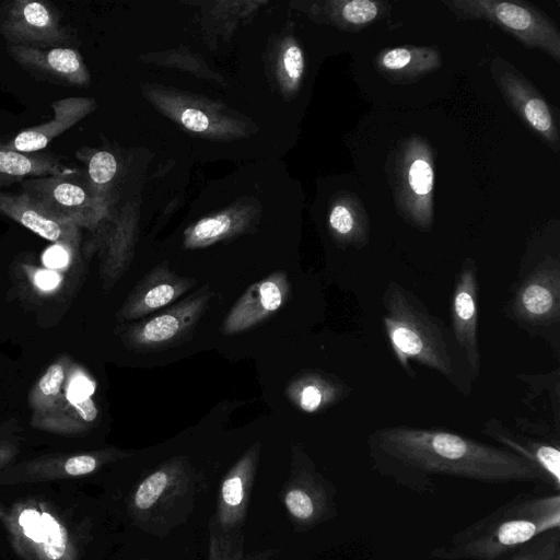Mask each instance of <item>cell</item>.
Here are the masks:
<instances>
[{
  "label": "cell",
  "instance_id": "obj_1",
  "mask_svg": "<svg viewBox=\"0 0 560 560\" xmlns=\"http://www.w3.org/2000/svg\"><path fill=\"white\" fill-rule=\"evenodd\" d=\"M366 446L372 467L380 475L419 493L435 491L432 476L553 486L542 469L521 456L447 430L382 427L368 435Z\"/></svg>",
  "mask_w": 560,
  "mask_h": 560
},
{
  "label": "cell",
  "instance_id": "obj_2",
  "mask_svg": "<svg viewBox=\"0 0 560 560\" xmlns=\"http://www.w3.org/2000/svg\"><path fill=\"white\" fill-rule=\"evenodd\" d=\"M382 306L384 331L405 373L413 377L410 361H417L468 396L476 378L445 323L412 291L396 281H390L384 290Z\"/></svg>",
  "mask_w": 560,
  "mask_h": 560
},
{
  "label": "cell",
  "instance_id": "obj_3",
  "mask_svg": "<svg viewBox=\"0 0 560 560\" xmlns=\"http://www.w3.org/2000/svg\"><path fill=\"white\" fill-rule=\"evenodd\" d=\"M560 495L524 494L454 534L430 557L439 560H500L536 537L559 529Z\"/></svg>",
  "mask_w": 560,
  "mask_h": 560
},
{
  "label": "cell",
  "instance_id": "obj_4",
  "mask_svg": "<svg viewBox=\"0 0 560 560\" xmlns=\"http://www.w3.org/2000/svg\"><path fill=\"white\" fill-rule=\"evenodd\" d=\"M506 316L533 338L544 339L559 352L560 259L546 254L530 266L523 265L510 289Z\"/></svg>",
  "mask_w": 560,
  "mask_h": 560
},
{
  "label": "cell",
  "instance_id": "obj_5",
  "mask_svg": "<svg viewBox=\"0 0 560 560\" xmlns=\"http://www.w3.org/2000/svg\"><path fill=\"white\" fill-rule=\"evenodd\" d=\"M442 3L457 19L491 22L524 46L540 49L560 61V32L536 7L522 1L499 0H443Z\"/></svg>",
  "mask_w": 560,
  "mask_h": 560
},
{
  "label": "cell",
  "instance_id": "obj_6",
  "mask_svg": "<svg viewBox=\"0 0 560 560\" xmlns=\"http://www.w3.org/2000/svg\"><path fill=\"white\" fill-rule=\"evenodd\" d=\"M434 161L431 145L419 136L400 143L394 163L393 190L399 214L421 231L433 224Z\"/></svg>",
  "mask_w": 560,
  "mask_h": 560
},
{
  "label": "cell",
  "instance_id": "obj_7",
  "mask_svg": "<svg viewBox=\"0 0 560 560\" xmlns=\"http://www.w3.org/2000/svg\"><path fill=\"white\" fill-rule=\"evenodd\" d=\"M212 292L208 285L130 327L126 343L138 351L163 350L186 340L209 307Z\"/></svg>",
  "mask_w": 560,
  "mask_h": 560
},
{
  "label": "cell",
  "instance_id": "obj_8",
  "mask_svg": "<svg viewBox=\"0 0 560 560\" xmlns=\"http://www.w3.org/2000/svg\"><path fill=\"white\" fill-rule=\"evenodd\" d=\"M0 34L10 45L52 47L69 39L54 7L44 1L13 0L0 9Z\"/></svg>",
  "mask_w": 560,
  "mask_h": 560
},
{
  "label": "cell",
  "instance_id": "obj_9",
  "mask_svg": "<svg viewBox=\"0 0 560 560\" xmlns=\"http://www.w3.org/2000/svg\"><path fill=\"white\" fill-rule=\"evenodd\" d=\"M478 269L474 258L464 259L456 277L451 303V332L476 378L481 369L478 340Z\"/></svg>",
  "mask_w": 560,
  "mask_h": 560
},
{
  "label": "cell",
  "instance_id": "obj_10",
  "mask_svg": "<svg viewBox=\"0 0 560 560\" xmlns=\"http://www.w3.org/2000/svg\"><path fill=\"white\" fill-rule=\"evenodd\" d=\"M290 291L284 271H275L253 283L226 314L221 331L234 335L261 324L285 303Z\"/></svg>",
  "mask_w": 560,
  "mask_h": 560
},
{
  "label": "cell",
  "instance_id": "obj_11",
  "mask_svg": "<svg viewBox=\"0 0 560 560\" xmlns=\"http://www.w3.org/2000/svg\"><path fill=\"white\" fill-rule=\"evenodd\" d=\"M495 82L522 120L557 152L559 130L544 96L525 78L512 70L498 71Z\"/></svg>",
  "mask_w": 560,
  "mask_h": 560
},
{
  "label": "cell",
  "instance_id": "obj_12",
  "mask_svg": "<svg viewBox=\"0 0 560 560\" xmlns=\"http://www.w3.org/2000/svg\"><path fill=\"white\" fill-rule=\"evenodd\" d=\"M22 187L47 212L77 225L85 222L94 210V200L84 187L63 175L30 179Z\"/></svg>",
  "mask_w": 560,
  "mask_h": 560
},
{
  "label": "cell",
  "instance_id": "obj_13",
  "mask_svg": "<svg viewBox=\"0 0 560 560\" xmlns=\"http://www.w3.org/2000/svg\"><path fill=\"white\" fill-rule=\"evenodd\" d=\"M196 283L194 278L177 275L166 265L156 266L135 285L120 308V317L142 318L175 302Z\"/></svg>",
  "mask_w": 560,
  "mask_h": 560
},
{
  "label": "cell",
  "instance_id": "obj_14",
  "mask_svg": "<svg viewBox=\"0 0 560 560\" xmlns=\"http://www.w3.org/2000/svg\"><path fill=\"white\" fill-rule=\"evenodd\" d=\"M481 431L498 442L501 447L521 456L542 469L552 480L555 489L560 487L559 442L547 440L511 427L497 418L483 422Z\"/></svg>",
  "mask_w": 560,
  "mask_h": 560
},
{
  "label": "cell",
  "instance_id": "obj_15",
  "mask_svg": "<svg viewBox=\"0 0 560 560\" xmlns=\"http://www.w3.org/2000/svg\"><path fill=\"white\" fill-rule=\"evenodd\" d=\"M8 50L19 65L45 78L68 85H84L89 82V72L81 55L72 48L43 49L9 45Z\"/></svg>",
  "mask_w": 560,
  "mask_h": 560
},
{
  "label": "cell",
  "instance_id": "obj_16",
  "mask_svg": "<svg viewBox=\"0 0 560 560\" xmlns=\"http://www.w3.org/2000/svg\"><path fill=\"white\" fill-rule=\"evenodd\" d=\"M0 212L57 245L70 247L78 243L75 223L54 217L24 191L20 195L0 191Z\"/></svg>",
  "mask_w": 560,
  "mask_h": 560
},
{
  "label": "cell",
  "instance_id": "obj_17",
  "mask_svg": "<svg viewBox=\"0 0 560 560\" xmlns=\"http://www.w3.org/2000/svg\"><path fill=\"white\" fill-rule=\"evenodd\" d=\"M51 107L55 112L52 120L22 130L4 147L21 153L39 151L88 115L94 103L85 97H68L54 102Z\"/></svg>",
  "mask_w": 560,
  "mask_h": 560
},
{
  "label": "cell",
  "instance_id": "obj_18",
  "mask_svg": "<svg viewBox=\"0 0 560 560\" xmlns=\"http://www.w3.org/2000/svg\"><path fill=\"white\" fill-rule=\"evenodd\" d=\"M351 388L339 377L323 372L307 371L296 375L287 387V396L300 410L316 412L347 398Z\"/></svg>",
  "mask_w": 560,
  "mask_h": 560
},
{
  "label": "cell",
  "instance_id": "obj_19",
  "mask_svg": "<svg viewBox=\"0 0 560 560\" xmlns=\"http://www.w3.org/2000/svg\"><path fill=\"white\" fill-rule=\"evenodd\" d=\"M374 65L390 81L411 82L438 70L442 57L433 47L405 45L380 51Z\"/></svg>",
  "mask_w": 560,
  "mask_h": 560
},
{
  "label": "cell",
  "instance_id": "obj_20",
  "mask_svg": "<svg viewBox=\"0 0 560 560\" xmlns=\"http://www.w3.org/2000/svg\"><path fill=\"white\" fill-rule=\"evenodd\" d=\"M328 223L336 242L343 247L361 249L369 243L370 223L361 200L345 195L330 209Z\"/></svg>",
  "mask_w": 560,
  "mask_h": 560
},
{
  "label": "cell",
  "instance_id": "obj_21",
  "mask_svg": "<svg viewBox=\"0 0 560 560\" xmlns=\"http://www.w3.org/2000/svg\"><path fill=\"white\" fill-rule=\"evenodd\" d=\"M62 175L58 161L48 154L21 153L0 144V183L25 176Z\"/></svg>",
  "mask_w": 560,
  "mask_h": 560
},
{
  "label": "cell",
  "instance_id": "obj_22",
  "mask_svg": "<svg viewBox=\"0 0 560 560\" xmlns=\"http://www.w3.org/2000/svg\"><path fill=\"white\" fill-rule=\"evenodd\" d=\"M232 229V221L228 215H217L199 221L187 234L186 247L208 245L224 237Z\"/></svg>",
  "mask_w": 560,
  "mask_h": 560
},
{
  "label": "cell",
  "instance_id": "obj_23",
  "mask_svg": "<svg viewBox=\"0 0 560 560\" xmlns=\"http://www.w3.org/2000/svg\"><path fill=\"white\" fill-rule=\"evenodd\" d=\"M511 560H560L559 529L545 533L522 546Z\"/></svg>",
  "mask_w": 560,
  "mask_h": 560
},
{
  "label": "cell",
  "instance_id": "obj_24",
  "mask_svg": "<svg viewBox=\"0 0 560 560\" xmlns=\"http://www.w3.org/2000/svg\"><path fill=\"white\" fill-rule=\"evenodd\" d=\"M167 486V475L160 470L149 476L138 488L135 503L139 509L150 508Z\"/></svg>",
  "mask_w": 560,
  "mask_h": 560
},
{
  "label": "cell",
  "instance_id": "obj_25",
  "mask_svg": "<svg viewBox=\"0 0 560 560\" xmlns=\"http://www.w3.org/2000/svg\"><path fill=\"white\" fill-rule=\"evenodd\" d=\"M117 170V162L113 154L100 151L92 155L88 165L91 182L95 185H104L112 180Z\"/></svg>",
  "mask_w": 560,
  "mask_h": 560
},
{
  "label": "cell",
  "instance_id": "obj_26",
  "mask_svg": "<svg viewBox=\"0 0 560 560\" xmlns=\"http://www.w3.org/2000/svg\"><path fill=\"white\" fill-rule=\"evenodd\" d=\"M285 503L295 517L306 520L314 514L313 499L303 490H291L285 497Z\"/></svg>",
  "mask_w": 560,
  "mask_h": 560
},
{
  "label": "cell",
  "instance_id": "obj_27",
  "mask_svg": "<svg viewBox=\"0 0 560 560\" xmlns=\"http://www.w3.org/2000/svg\"><path fill=\"white\" fill-rule=\"evenodd\" d=\"M65 372L60 364H52L40 378L38 386L40 392L46 396L56 395L63 382Z\"/></svg>",
  "mask_w": 560,
  "mask_h": 560
},
{
  "label": "cell",
  "instance_id": "obj_28",
  "mask_svg": "<svg viewBox=\"0 0 560 560\" xmlns=\"http://www.w3.org/2000/svg\"><path fill=\"white\" fill-rule=\"evenodd\" d=\"M283 66L287 74L292 80L301 78L304 69L302 50L298 46H289L283 55Z\"/></svg>",
  "mask_w": 560,
  "mask_h": 560
},
{
  "label": "cell",
  "instance_id": "obj_29",
  "mask_svg": "<svg viewBox=\"0 0 560 560\" xmlns=\"http://www.w3.org/2000/svg\"><path fill=\"white\" fill-rule=\"evenodd\" d=\"M93 393V383L90 380L80 376L72 381V383L69 386L67 396L70 402L74 405L79 401L90 398Z\"/></svg>",
  "mask_w": 560,
  "mask_h": 560
},
{
  "label": "cell",
  "instance_id": "obj_30",
  "mask_svg": "<svg viewBox=\"0 0 560 560\" xmlns=\"http://www.w3.org/2000/svg\"><path fill=\"white\" fill-rule=\"evenodd\" d=\"M96 460L90 455H80L69 458L65 464V470L72 476L84 475L93 471Z\"/></svg>",
  "mask_w": 560,
  "mask_h": 560
},
{
  "label": "cell",
  "instance_id": "obj_31",
  "mask_svg": "<svg viewBox=\"0 0 560 560\" xmlns=\"http://www.w3.org/2000/svg\"><path fill=\"white\" fill-rule=\"evenodd\" d=\"M182 124L189 130L201 132L208 129L209 118L198 109H185L180 116Z\"/></svg>",
  "mask_w": 560,
  "mask_h": 560
},
{
  "label": "cell",
  "instance_id": "obj_32",
  "mask_svg": "<svg viewBox=\"0 0 560 560\" xmlns=\"http://www.w3.org/2000/svg\"><path fill=\"white\" fill-rule=\"evenodd\" d=\"M222 495L229 505H238L243 499V485L238 476H234L224 481L222 486Z\"/></svg>",
  "mask_w": 560,
  "mask_h": 560
},
{
  "label": "cell",
  "instance_id": "obj_33",
  "mask_svg": "<svg viewBox=\"0 0 560 560\" xmlns=\"http://www.w3.org/2000/svg\"><path fill=\"white\" fill-rule=\"evenodd\" d=\"M43 261L47 267L61 268L68 264L69 255L63 246L56 244L46 250Z\"/></svg>",
  "mask_w": 560,
  "mask_h": 560
},
{
  "label": "cell",
  "instance_id": "obj_34",
  "mask_svg": "<svg viewBox=\"0 0 560 560\" xmlns=\"http://www.w3.org/2000/svg\"><path fill=\"white\" fill-rule=\"evenodd\" d=\"M60 281L57 272L52 270H39L35 276V282L43 290L55 289Z\"/></svg>",
  "mask_w": 560,
  "mask_h": 560
},
{
  "label": "cell",
  "instance_id": "obj_35",
  "mask_svg": "<svg viewBox=\"0 0 560 560\" xmlns=\"http://www.w3.org/2000/svg\"><path fill=\"white\" fill-rule=\"evenodd\" d=\"M73 406L78 410L81 418L88 422L93 421L97 417L98 412H97L96 406L94 405V402L91 398L79 401V402L74 404Z\"/></svg>",
  "mask_w": 560,
  "mask_h": 560
}]
</instances>
